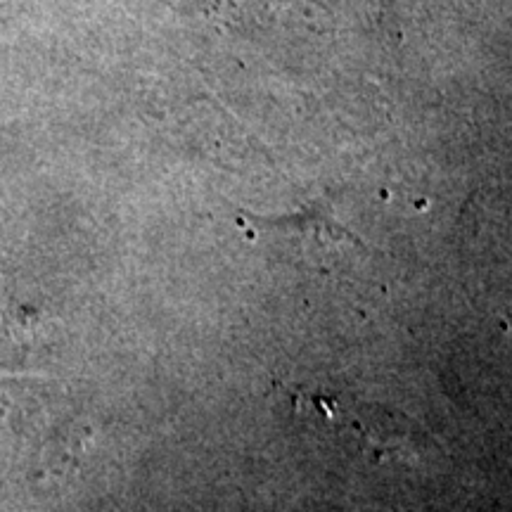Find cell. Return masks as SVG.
Here are the masks:
<instances>
[{
    "label": "cell",
    "instance_id": "obj_1",
    "mask_svg": "<svg viewBox=\"0 0 512 512\" xmlns=\"http://www.w3.org/2000/svg\"><path fill=\"white\" fill-rule=\"evenodd\" d=\"M323 411L344 415V425H349L358 437L370 441V446H377L384 453L403 451L406 446H418L420 437L413 434L411 425H403V418H396L384 408L375 406H356V403H337L323 401L318 403Z\"/></svg>",
    "mask_w": 512,
    "mask_h": 512
}]
</instances>
